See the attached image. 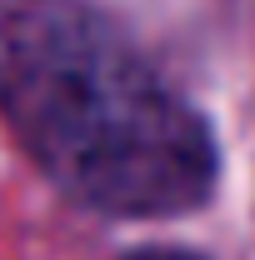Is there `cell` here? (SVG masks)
Listing matches in <instances>:
<instances>
[{
    "label": "cell",
    "mask_w": 255,
    "mask_h": 260,
    "mask_svg": "<svg viewBox=\"0 0 255 260\" xmlns=\"http://www.w3.org/2000/svg\"><path fill=\"white\" fill-rule=\"evenodd\" d=\"M0 110L75 205L100 215H185L220 175L210 125L115 20L85 0L0 10Z\"/></svg>",
    "instance_id": "6da1fadb"
},
{
    "label": "cell",
    "mask_w": 255,
    "mask_h": 260,
    "mask_svg": "<svg viewBox=\"0 0 255 260\" xmlns=\"http://www.w3.org/2000/svg\"><path fill=\"white\" fill-rule=\"evenodd\" d=\"M125 260H200V255H190V250H135Z\"/></svg>",
    "instance_id": "7a4b0ae2"
}]
</instances>
